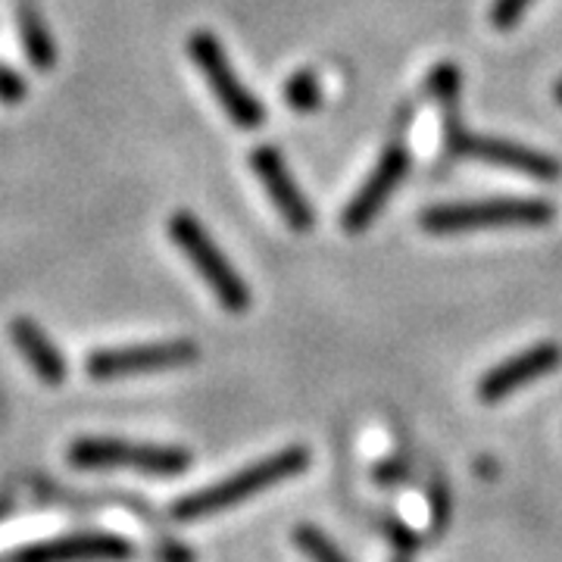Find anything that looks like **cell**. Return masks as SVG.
<instances>
[{
	"mask_svg": "<svg viewBox=\"0 0 562 562\" xmlns=\"http://www.w3.org/2000/svg\"><path fill=\"white\" fill-rule=\"evenodd\" d=\"M16 25H20L22 50H25V57L32 60V66L41 69V72L54 69V63H57V44H54V38H50V29L44 25L41 13L32 7V3L20 7V13H16Z\"/></svg>",
	"mask_w": 562,
	"mask_h": 562,
	"instance_id": "13",
	"label": "cell"
},
{
	"mask_svg": "<svg viewBox=\"0 0 562 562\" xmlns=\"http://www.w3.org/2000/svg\"><path fill=\"white\" fill-rule=\"evenodd\" d=\"M406 475H409V469H406V462L403 460H387L375 469V482L379 484H397L403 482Z\"/></svg>",
	"mask_w": 562,
	"mask_h": 562,
	"instance_id": "20",
	"label": "cell"
},
{
	"mask_svg": "<svg viewBox=\"0 0 562 562\" xmlns=\"http://www.w3.org/2000/svg\"><path fill=\"white\" fill-rule=\"evenodd\" d=\"M535 0H494L491 3V25L497 29V32H509V29H516L522 16L528 13V7H531Z\"/></svg>",
	"mask_w": 562,
	"mask_h": 562,
	"instance_id": "16",
	"label": "cell"
},
{
	"mask_svg": "<svg viewBox=\"0 0 562 562\" xmlns=\"http://www.w3.org/2000/svg\"><path fill=\"white\" fill-rule=\"evenodd\" d=\"M557 206L543 198H484V201L438 203L422 210L419 225L431 235H460L472 228H513V225H550Z\"/></svg>",
	"mask_w": 562,
	"mask_h": 562,
	"instance_id": "3",
	"label": "cell"
},
{
	"mask_svg": "<svg viewBox=\"0 0 562 562\" xmlns=\"http://www.w3.org/2000/svg\"><path fill=\"white\" fill-rule=\"evenodd\" d=\"M391 562H406V557H397V560H391Z\"/></svg>",
	"mask_w": 562,
	"mask_h": 562,
	"instance_id": "23",
	"label": "cell"
},
{
	"mask_svg": "<svg viewBox=\"0 0 562 562\" xmlns=\"http://www.w3.org/2000/svg\"><path fill=\"white\" fill-rule=\"evenodd\" d=\"M25 81L20 79V72H13L10 66L0 63V103H20L25 101Z\"/></svg>",
	"mask_w": 562,
	"mask_h": 562,
	"instance_id": "18",
	"label": "cell"
},
{
	"mask_svg": "<svg viewBox=\"0 0 562 562\" xmlns=\"http://www.w3.org/2000/svg\"><path fill=\"white\" fill-rule=\"evenodd\" d=\"M188 54H191L194 66L201 69V76L210 85L213 98L220 101L222 113L235 122L238 128H247V132L260 128L262 122H266V110L250 94V88L244 85L241 76L235 72V66L228 60L220 38L213 32H194L188 38Z\"/></svg>",
	"mask_w": 562,
	"mask_h": 562,
	"instance_id": "6",
	"label": "cell"
},
{
	"mask_svg": "<svg viewBox=\"0 0 562 562\" xmlns=\"http://www.w3.org/2000/svg\"><path fill=\"white\" fill-rule=\"evenodd\" d=\"M562 362V347L553 341H541L528 347L522 353L497 362L494 369H487L479 382V401L482 403H501L513 397L516 391H522L525 384L538 382L543 375L557 372Z\"/></svg>",
	"mask_w": 562,
	"mask_h": 562,
	"instance_id": "10",
	"label": "cell"
},
{
	"mask_svg": "<svg viewBox=\"0 0 562 562\" xmlns=\"http://www.w3.org/2000/svg\"><path fill=\"white\" fill-rule=\"evenodd\" d=\"M428 94L438 101L443 120V147L453 157H472V160L509 169L528 179L538 181H557L562 176V166L557 157L525 147L516 140L506 138H487V135H472L465 132L460 116V94H462V72L457 63L443 60L428 72Z\"/></svg>",
	"mask_w": 562,
	"mask_h": 562,
	"instance_id": "1",
	"label": "cell"
},
{
	"mask_svg": "<svg viewBox=\"0 0 562 562\" xmlns=\"http://www.w3.org/2000/svg\"><path fill=\"white\" fill-rule=\"evenodd\" d=\"M166 232H169V241L176 244L181 254L188 257V262L194 266V272L210 284V291L216 294V301L228 313L238 316V313L250 310L254 294H250L247 281L235 272V266L228 262V257L220 250V244L213 241V235L206 232V225L194 213H188V210L172 213Z\"/></svg>",
	"mask_w": 562,
	"mask_h": 562,
	"instance_id": "4",
	"label": "cell"
},
{
	"mask_svg": "<svg viewBox=\"0 0 562 562\" xmlns=\"http://www.w3.org/2000/svg\"><path fill=\"white\" fill-rule=\"evenodd\" d=\"M553 98H557V103L562 106V79L557 81V88H553Z\"/></svg>",
	"mask_w": 562,
	"mask_h": 562,
	"instance_id": "22",
	"label": "cell"
},
{
	"mask_svg": "<svg viewBox=\"0 0 562 562\" xmlns=\"http://www.w3.org/2000/svg\"><path fill=\"white\" fill-rule=\"evenodd\" d=\"M294 543H297V550L306 553L310 562H350L341 553V547L331 541L325 531H319L316 525H297L294 528Z\"/></svg>",
	"mask_w": 562,
	"mask_h": 562,
	"instance_id": "15",
	"label": "cell"
},
{
	"mask_svg": "<svg viewBox=\"0 0 562 562\" xmlns=\"http://www.w3.org/2000/svg\"><path fill=\"white\" fill-rule=\"evenodd\" d=\"M69 462L76 469H132L140 475L176 479L191 469V453L184 447H162V443L81 438L69 447Z\"/></svg>",
	"mask_w": 562,
	"mask_h": 562,
	"instance_id": "5",
	"label": "cell"
},
{
	"mask_svg": "<svg viewBox=\"0 0 562 562\" xmlns=\"http://www.w3.org/2000/svg\"><path fill=\"white\" fill-rule=\"evenodd\" d=\"M10 338L16 344V350L22 353V360L29 362V369L38 375L44 384H60L66 379V360L57 350V344L47 338V331L41 328L38 322L20 319L10 322Z\"/></svg>",
	"mask_w": 562,
	"mask_h": 562,
	"instance_id": "12",
	"label": "cell"
},
{
	"mask_svg": "<svg viewBox=\"0 0 562 562\" xmlns=\"http://www.w3.org/2000/svg\"><path fill=\"white\" fill-rule=\"evenodd\" d=\"M406 172H409V150H406V144H401V140L387 144L379 162H375V169L366 176L360 191L353 194V201L344 206V232L360 235V232H366L372 222L379 220L387 201L394 198V191L401 188V181L406 179Z\"/></svg>",
	"mask_w": 562,
	"mask_h": 562,
	"instance_id": "8",
	"label": "cell"
},
{
	"mask_svg": "<svg viewBox=\"0 0 562 562\" xmlns=\"http://www.w3.org/2000/svg\"><path fill=\"white\" fill-rule=\"evenodd\" d=\"M382 531H384V538L394 543V547L401 550L403 557H406V553H413V550L419 547V538H416V531H413L409 525H403L401 519H382Z\"/></svg>",
	"mask_w": 562,
	"mask_h": 562,
	"instance_id": "17",
	"label": "cell"
},
{
	"mask_svg": "<svg viewBox=\"0 0 562 562\" xmlns=\"http://www.w3.org/2000/svg\"><path fill=\"white\" fill-rule=\"evenodd\" d=\"M157 562H198L194 550L188 543L176 541V538H162L157 543Z\"/></svg>",
	"mask_w": 562,
	"mask_h": 562,
	"instance_id": "19",
	"label": "cell"
},
{
	"mask_svg": "<svg viewBox=\"0 0 562 562\" xmlns=\"http://www.w3.org/2000/svg\"><path fill=\"white\" fill-rule=\"evenodd\" d=\"M284 103L294 110V113H316L322 106V85L319 76L313 69H297L288 85H284Z\"/></svg>",
	"mask_w": 562,
	"mask_h": 562,
	"instance_id": "14",
	"label": "cell"
},
{
	"mask_svg": "<svg viewBox=\"0 0 562 562\" xmlns=\"http://www.w3.org/2000/svg\"><path fill=\"white\" fill-rule=\"evenodd\" d=\"M135 553L132 541L110 531H79L54 541L29 543L16 550L10 562H122Z\"/></svg>",
	"mask_w": 562,
	"mask_h": 562,
	"instance_id": "9",
	"label": "cell"
},
{
	"mask_svg": "<svg viewBox=\"0 0 562 562\" xmlns=\"http://www.w3.org/2000/svg\"><path fill=\"white\" fill-rule=\"evenodd\" d=\"M201 350L188 338L160 344H128V347H106L88 357L91 379H128V375H150V372H172L198 362Z\"/></svg>",
	"mask_w": 562,
	"mask_h": 562,
	"instance_id": "7",
	"label": "cell"
},
{
	"mask_svg": "<svg viewBox=\"0 0 562 562\" xmlns=\"http://www.w3.org/2000/svg\"><path fill=\"white\" fill-rule=\"evenodd\" d=\"M306 469H310V450L306 447H284V450L266 457V460L244 465V469H238L235 475H228L222 482L181 497L172 506V516L179 522H198V519L220 516V513L238 506V503L250 501V497H260V494H266L276 484L297 479Z\"/></svg>",
	"mask_w": 562,
	"mask_h": 562,
	"instance_id": "2",
	"label": "cell"
},
{
	"mask_svg": "<svg viewBox=\"0 0 562 562\" xmlns=\"http://www.w3.org/2000/svg\"><path fill=\"white\" fill-rule=\"evenodd\" d=\"M10 506H13V497H7V494H0V519L10 513Z\"/></svg>",
	"mask_w": 562,
	"mask_h": 562,
	"instance_id": "21",
	"label": "cell"
},
{
	"mask_svg": "<svg viewBox=\"0 0 562 562\" xmlns=\"http://www.w3.org/2000/svg\"><path fill=\"white\" fill-rule=\"evenodd\" d=\"M250 169L257 172V179L266 188L269 201L276 203L281 220L288 222L294 232H310L316 225V213H313L306 194L301 191V184L291 176L279 147H269V144L257 147L250 154Z\"/></svg>",
	"mask_w": 562,
	"mask_h": 562,
	"instance_id": "11",
	"label": "cell"
}]
</instances>
